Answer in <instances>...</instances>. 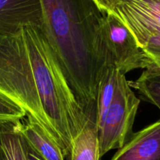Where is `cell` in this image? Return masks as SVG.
<instances>
[{
  "instance_id": "cell-1",
  "label": "cell",
  "mask_w": 160,
  "mask_h": 160,
  "mask_svg": "<svg viewBox=\"0 0 160 160\" xmlns=\"http://www.w3.org/2000/svg\"><path fill=\"white\" fill-rule=\"evenodd\" d=\"M42 28L88 120L96 123L102 79L114 66L105 40L103 12L94 0H40Z\"/></svg>"
},
{
  "instance_id": "cell-2",
  "label": "cell",
  "mask_w": 160,
  "mask_h": 160,
  "mask_svg": "<svg viewBox=\"0 0 160 160\" xmlns=\"http://www.w3.org/2000/svg\"><path fill=\"white\" fill-rule=\"evenodd\" d=\"M140 102L130 87L126 75L119 72L113 99L102 125L98 129L100 157L111 150L120 148L131 138Z\"/></svg>"
},
{
  "instance_id": "cell-3",
  "label": "cell",
  "mask_w": 160,
  "mask_h": 160,
  "mask_svg": "<svg viewBox=\"0 0 160 160\" xmlns=\"http://www.w3.org/2000/svg\"><path fill=\"white\" fill-rule=\"evenodd\" d=\"M103 30L106 47L120 73L126 75L152 63L128 27L112 12H103Z\"/></svg>"
},
{
  "instance_id": "cell-4",
  "label": "cell",
  "mask_w": 160,
  "mask_h": 160,
  "mask_svg": "<svg viewBox=\"0 0 160 160\" xmlns=\"http://www.w3.org/2000/svg\"><path fill=\"white\" fill-rule=\"evenodd\" d=\"M142 48L147 38L160 33V0H117L112 10Z\"/></svg>"
},
{
  "instance_id": "cell-5",
  "label": "cell",
  "mask_w": 160,
  "mask_h": 160,
  "mask_svg": "<svg viewBox=\"0 0 160 160\" xmlns=\"http://www.w3.org/2000/svg\"><path fill=\"white\" fill-rule=\"evenodd\" d=\"M42 24L40 0H0V34H14L22 27Z\"/></svg>"
},
{
  "instance_id": "cell-6",
  "label": "cell",
  "mask_w": 160,
  "mask_h": 160,
  "mask_svg": "<svg viewBox=\"0 0 160 160\" xmlns=\"http://www.w3.org/2000/svg\"><path fill=\"white\" fill-rule=\"evenodd\" d=\"M111 160H160V119L133 133Z\"/></svg>"
},
{
  "instance_id": "cell-7",
  "label": "cell",
  "mask_w": 160,
  "mask_h": 160,
  "mask_svg": "<svg viewBox=\"0 0 160 160\" xmlns=\"http://www.w3.org/2000/svg\"><path fill=\"white\" fill-rule=\"evenodd\" d=\"M19 129L28 146L43 160H65L60 148L42 128L25 117L19 121Z\"/></svg>"
},
{
  "instance_id": "cell-8",
  "label": "cell",
  "mask_w": 160,
  "mask_h": 160,
  "mask_svg": "<svg viewBox=\"0 0 160 160\" xmlns=\"http://www.w3.org/2000/svg\"><path fill=\"white\" fill-rule=\"evenodd\" d=\"M19 121H0V150L3 160H28V145L19 129Z\"/></svg>"
},
{
  "instance_id": "cell-9",
  "label": "cell",
  "mask_w": 160,
  "mask_h": 160,
  "mask_svg": "<svg viewBox=\"0 0 160 160\" xmlns=\"http://www.w3.org/2000/svg\"><path fill=\"white\" fill-rule=\"evenodd\" d=\"M128 84L138 92L142 100L160 109V60L152 61L137 80L128 81Z\"/></svg>"
},
{
  "instance_id": "cell-10",
  "label": "cell",
  "mask_w": 160,
  "mask_h": 160,
  "mask_svg": "<svg viewBox=\"0 0 160 160\" xmlns=\"http://www.w3.org/2000/svg\"><path fill=\"white\" fill-rule=\"evenodd\" d=\"M98 128L95 123L88 122L72 142L69 160H100Z\"/></svg>"
},
{
  "instance_id": "cell-11",
  "label": "cell",
  "mask_w": 160,
  "mask_h": 160,
  "mask_svg": "<svg viewBox=\"0 0 160 160\" xmlns=\"http://www.w3.org/2000/svg\"><path fill=\"white\" fill-rule=\"evenodd\" d=\"M118 73L115 66L109 67L105 72L99 84L96 111V125L98 129L102 125L105 117L113 99L117 86Z\"/></svg>"
},
{
  "instance_id": "cell-12",
  "label": "cell",
  "mask_w": 160,
  "mask_h": 160,
  "mask_svg": "<svg viewBox=\"0 0 160 160\" xmlns=\"http://www.w3.org/2000/svg\"><path fill=\"white\" fill-rule=\"evenodd\" d=\"M142 48L144 50L150 60H160V33L153 34L147 38L142 44Z\"/></svg>"
},
{
  "instance_id": "cell-13",
  "label": "cell",
  "mask_w": 160,
  "mask_h": 160,
  "mask_svg": "<svg viewBox=\"0 0 160 160\" xmlns=\"http://www.w3.org/2000/svg\"><path fill=\"white\" fill-rule=\"evenodd\" d=\"M94 1L102 12H106L112 10L114 3L117 0H94Z\"/></svg>"
},
{
  "instance_id": "cell-14",
  "label": "cell",
  "mask_w": 160,
  "mask_h": 160,
  "mask_svg": "<svg viewBox=\"0 0 160 160\" xmlns=\"http://www.w3.org/2000/svg\"><path fill=\"white\" fill-rule=\"evenodd\" d=\"M28 160H43L28 146Z\"/></svg>"
},
{
  "instance_id": "cell-15",
  "label": "cell",
  "mask_w": 160,
  "mask_h": 160,
  "mask_svg": "<svg viewBox=\"0 0 160 160\" xmlns=\"http://www.w3.org/2000/svg\"><path fill=\"white\" fill-rule=\"evenodd\" d=\"M0 160H3L2 156V153H1V150H0Z\"/></svg>"
}]
</instances>
